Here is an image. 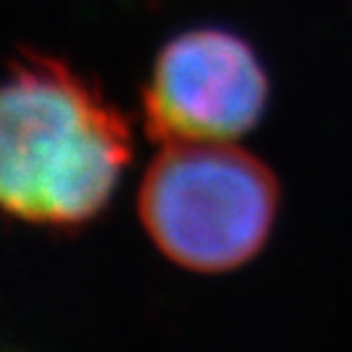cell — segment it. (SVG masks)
Listing matches in <instances>:
<instances>
[{
    "label": "cell",
    "instance_id": "obj_1",
    "mask_svg": "<svg viewBox=\"0 0 352 352\" xmlns=\"http://www.w3.org/2000/svg\"><path fill=\"white\" fill-rule=\"evenodd\" d=\"M131 162L118 107L68 63L24 52L0 74V212L74 230L104 212Z\"/></svg>",
    "mask_w": 352,
    "mask_h": 352
},
{
    "label": "cell",
    "instance_id": "obj_2",
    "mask_svg": "<svg viewBox=\"0 0 352 352\" xmlns=\"http://www.w3.org/2000/svg\"><path fill=\"white\" fill-rule=\"evenodd\" d=\"M279 212V183L232 141L162 144L139 190L151 243L173 264L222 274L266 245Z\"/></svg>",
    "mask_w": 352,
    "mask_h": 352
},
{
    "label": "cell",
    "instance_id": "obj_3",
    "mask_svg": "<svg viewBox=\"0 0 352 352\" xmlns=\"http://www.w3.org/2000/svg\"><path fill=\"white\" fill-rule=\"evenodd\" d=\"M269 76L243 37L193 29L164 45L144 91V123L160 144L235 141L266 110Z\"/></svg>",
    "mask_w": 352,
    "mask_h": 352
}]
</instances>
